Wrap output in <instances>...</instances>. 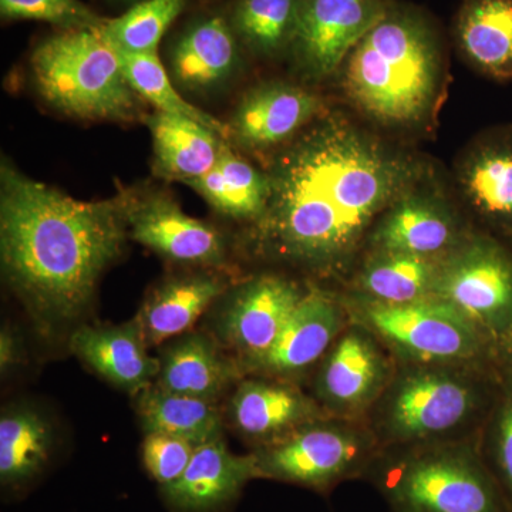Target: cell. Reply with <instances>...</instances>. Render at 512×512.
Wrapping results in <instances>:
<instances>
[{"label": "cell", "mask_w": 512, "mask_h": 512, "mask_svg": "<svg viewBox=\"0 0 512 512\" xmlns=\"http://www.w3.org/2000/svg\"><path fill=\"white\" fill-rule=\"evenodd\" d=\"M255 252L320 276L356 268L380 215L416 184L420 165L345 117H322L276 156Z\"/></svg>", "instance_id": "6da1fadb"}, {"label": "cell", "mask_w": 512, "mask_h": 512, "mask_svg": "<svg viewBox=\"0 0 512 512\" xmlns=\"http://www.w3.org/2000/svg\"><path fill=\"white\" fill-rule=\"evenodd\" d=\"M128 235L126 197L82 201L0 168V261L13 292L43 329L79 319Z\"/></svg>", "instance_id": "7a4b0ae2"}, {"label": "cell", "mask_w": 512, "mask_h": 512, "mask_svg": "<svg viewBox=\"0 0 512 512\" xmlns=\"http://www.w3.org/2000/svg\"><path fill=\"white\" fill-rule=\"evenodd\" d=\"M342 69L343 89L365 116L386 127L417 126L440 96L439 33L419 10L389 3Z\"/></svg>", "instance_id": "3957f363"}, {"label": "cell", "mask_w": 512, "mask_h": 512, "mask_svg": "<svg viewBox=\"0 0 512 512\" xmlns=\"http://www.w3.org/2000/svg\"><path fill=\"white\" fill-rule=\"evenodd\" d=\"M500 389L493 363H397L365 421L382 448L473 439Z\"/></svg>", "instance_id": "277c9868"}, {"label": "cell", "mask_w": 512, "mask_h": 512, "mask_svg": "<svg viewBox=\"0 0 512 512\" xmlns=\"http://www.w3.org/2000/svg\"><path fill=\"white\" fill-rule=\"evenodd\" d=\"M363 480L390 512H512L485 466L480 436L382 448Z\"/></svg>", "instance_id": "5b68a950"}, {"label": "cell", "mask_w": 512, "mask_h": 512, "mask_svg": "<svg viewBox=\"0 0 512 512\" xmlns=\"http://www.w3.org/2000/svg\"><path fill=\"white\" fill-rule=\"evenodd\" d=\"M37 92L56 110L89 121L141 119V97L119 53L99 29L64 30L37 45L30 59Z\"/></svg>", "instance_id": "8992f818"}, {"label": "cell", "mask_w": 512, "mask_h": 512, "mask_svg": "<svg viewBox=\"0 0 512 512\" xmlns=\"http://www.w3.org/2000/svg\"><path fill=\"white\" fill-rule=\"evenodd\" d=\"M340 296L350 320L369 329L396 363H493V340L440 299L387 305Z\"/></svg>", "instance_id": "52a82bcc"}, {"label": "cell", "mask_w": 512, "mask_h": 512, "mask_svg": "<svg viewBox=\"0 0 512 512\" xmlns=\"http://www.w3.org/2000/svg\"><path fill=\"white\" fill-rule=\"evenodd\" d=\"M380 451L365 420L329 416L252 453L262 480L329 494L345 481L363 480Z\"/></svg>", "instance_id": "ba28073f"}, {"label": "cell", "mask_w": 512, "mask_h": 512, "mask_svg": "<svg viewBox=\"0 0 512 512\" xmlns=\"http://www.w3.org/2000/svg\"><path fill=\"white\" fill-rule=\"evenodd\" d=\"M433 298L453 306L491 340L512 326V249L487 231H470L444 256Z\"/></svg>", "instance_id": "9c48e42d"}, {"label": "cell", "mask_w": 512, "mask_h": 512, "mask_svg": "<svg viewBox=\"0 0 512 512\" xmlns=\"http://www.w3.org/2000/svg\"><path fill=\"white\" fill-rule=\"evenodd\" d=\"M396 366L383 343L350 320L313 370L311 394L329 416L365 420Z\"/></svg>", "instance_id": "30bf717a"}, {"label": "cell", "mask_w": 512, "mask_h": 512, "mask_svg": "<svg viewBox=\"0 0 512 512\" xmlns=\"http://www.w3.org/2000/svg\"><path fill=\"white\" fill-rule=\"evenodd\" d=\"M387 5V0H302L289 46L299 72L319 82L342 69Z\"/></svg>", "instance_id": "8fae6325"}, {"label": "cell", "mask_w": 512, "mask_h": 512, "mask_svg": "<svg viewBox=\"0 0 512 512\" xmlns=\"http://www.w3.org/2000/svg\"><path fill=\"white\" fill-rule=\"evenodd\" d=\"M349 322L340 293L309 285L271 349L241 366L242 373L299 384L313 373Z\"/></svg>", "instance_id": "7c38bea8"}, {"label": "cell", "mask_w": 512, "mask_h": 512, "mask_svg": "<svg viewBox=\"0 0 512 512\" xmlns=\"http://www.w3.org/2000/svg\"><path fill=\"white\" fill-rule=\"evenodd\" d=\"M306 291L281 275L255 276L235 289L218 315L217 335L239 367L271 349Z\"/></svg>", "instance_id": "4fadbf2b"}, {"label": "cell", "mask_w": 512, "mask_h": 512, "mask_svg": "<svg viewBox=\"0 0 512 512\" xmlns=\"http://www.w3.org/2000/svg\"><path fill=\"white\" fill-rule=\"evenodd\" d=\"M128 235L168 261L220 269L227 264V247L220 232L192 218L163 192L124 191Z\"/></svg>", "instance_id": "5bb4252c"}, {"label": "cell", "mask_w": 512, "mask_h": 512, "mask_svg": "<svg viewBox=\"0 0 512 512\" xmlns=\"http://www.w3.org/2000/svg\"><path fill=\"white\" fill-rule=\"evenodd\" d=\"M470 231L440 194L414 184L380 215L365 249L444 258Z\"/></svg>", "instance_id": "9a60e30c"}, {"label": "cell", "mask_w": 512, "mask_h": 512, "mask_svg": "<svg viewBox=\"0 0 512 512\" xmlns=\"http://www.w3.org/2000/svg\"><path fill=\"white\" fill-rule=\"evenodd\" d=\"M329 417L298 383L274 377L245 376L228 403L232 427L254 448L286 439L308 424Z\"/></svg>", "instance_id": "2e32d148"}, {"label": "cell", "mask_w": 512, "mask_h": 512, "mask_svg": "<svg viewBox=\"0 0 512 512\" xmlns=\"http://www.w3.org/2000/svg\"><path fill=\"white\" fill-rule=\"evenodd\" d=\"M254 480H262L254 453L238 456L221 439L195 448L183 476L160 493L173 512H225Z\"/></svg>", "instance_id": "e0dca14e"}, {"label": "cell", "mask_w": 512, "mask_h": 512, "mask_svg": "<svg viewBox=\"0 0 512 512\" xmlns=\"http://www.w3.org/2000/svg\"><path fill=\"white\" fill-rule=\"evenodd\" d=\"M315 93L285 82L262 83L244 94L229 121L228 141L245 150L284 144L319 116Z\"/></svg>", "instance_id": "ac0fdd59"}, {"label": "cell", "mask_w": 512, "mask_h": 512, "mask_svg": "<svg viewBox=\"0 0 512 512\" xmlns=\"http://www.w3.org/2000/svg\"><path fill=\"white\" fill-rule=\"evenodd\" d=\"M74 355L107 382L130 394L156 383L160 359L148 353L137 316L123 325H83L70 336Z\"/></svg>", "instance_id": "d6986e66"}, {"label": "cell", "mask_w": 512, "mask_h": 512, "mask_svg": "<svg viewBox=\"0 0 512 512\" xmlns=\"http://www.w3.org/2000/svg\"><path fill=\"white\" fill-rule=\"evenodd\" d=\"M460 184L487 232L512 241V126L490 131L468 151Z\"/></svg>", "instance_id": "ffe728a7"}, {"label": "cell", "mask_w": 512, "mask_h": 512, "mask_svg": "<svg viewBox=\"0 0 512 512\" xmlns=\"http://www.w3.org/2000/svg\"><path fill=\"white\" fill-rule=\"evenodd\" d=\"M239 64L237 33L221 16L195 20L171 47V77L185 92L201 94L221 89L237 74Z\"/></svg>", "instance_id": "44dd1931"}, {"label": "cell", "mask_w": 512, "mask_h": 512, "mask_svg": "<svg viewBox=\"0 0 512 512\" xmlns=\"http://www.w3.org/2000/svg\"><path fill=\"white\" fill-rule=\"evenodd\" d=\"M156 386L167 392L217 402L229 387L244 379L238 360L222 352L205 333H184L161 349Z\"/></svg>", "instance_id": "7402d4cb"}, {"label": "cell", "mask_w": 512, "mask_h": 512, "mask_svg": "<svg viewBox=\"0 0 512 512\" xmlns=\"http://www.w3.org/2000/svg\"><path fill=\"white\" fill-rule=\"evenodd\" d=\"M444 258L392 251H366L346 295L400 305L431 298Z\"/></svg>", "instance_id": "603a6c76"}, {"label": "cell", "mask_w": 512, "mask_h": 512, "mask_svg": "<svg viewBox=\"0 0 512 512\" xmlns=\"http://www.w3.org/2000/svg\"><path fill=\"white\" fill-rule=\"evenodd\" d=\"M55 436L49 421L29 406L3 410L0 417V484L22 494L49 470Z\"/></svg>", "instance_id": "cb8c5ba5"}, {"label": "cell", "mask_w": 512, "mask_h": 512, "mask_svg": "<svg viewBox=\"0 0 512 512\" xmlns=\"http://www.w3.org/2000/svg\"><path fill=\"white\" fill-rule=\"evenodd\" d=\"M227 289L222 276L208 272L167 279L148 296L137 315L147 345L184 335Z\"/></svg>", "instance_id": "d4e9b609"}, {"label": "cell", "mask_w": 512, "mask_h": 512, "mask_svg": "<svg viewBox=\"0 0 512 512\" xmlns=\"http://www.w3.org/2000/svg\"><path fill=\"white\" fill-rule=\"evenodd\" d=\"M153 138L154 174L188 183L214 167L224 138L188 117L156 111L143 117Z\"/></svg>", "instance_id": "484cf974"}, {"label": "cell", "mask_w": 512, "mask_h": 512, "mask_svg": "<svg viewBox=\"0 0 512 512\" xmlns=\"http://www.w3.org/2000/svg\"><path fill=\"white\" fill-rule=\"evenodd\" d=\"M456 39L478 72L497 82L512 80V0H466Z\"/></svg>", "instance_id": "4316f807"}, {"label": "cell", "mask_w": 512, "mask_h": 512, "mask_svg": "<svg viewBox=\"0 0 512 512\" xmlns=\"http://www.w3.org/2000/svg\"><path fill=\"white\" fill-rule=\"evenodd\" d=\"M185 184L225 217L251 222L264 214L271 191L268 174L239 157L228 140H222L214 167Z\"/></svg>", "instance_id": "83f0119b"}, {"label": "cell", "mask_w": 512, "mask_h": 512, "mask_svg": "<svg viewBox=\"0 0 512 512\" xmlns=\"http://www.w3.org/2000/svg\"><path fill=\"white\" fill-rule=\"evenodd\" d=\"M137 413L144 433L177 437L195 448L224 439V420L217 404L160 389L138 394Z\"/></svg>", "instance_id": "f1b7e54d"}, {"label": "cell", "mask_w": 512, "mask_h": 512, "mask_svg": "<svg viewBox=\"0 0 512 512\" xmlns=\"http://www.w3.org/2000/svg\"><path fill=\"white\" fill-rule=\"evenodd\" d=\"M302 0H237L231 25L239 42L258 56L289 50Z\"/></svg>", "instance_id": "f546056e"}, {"label": "cell", "mask_w": 512, "mask_h": 512, "mask_svg": "<svg viewBox=\"0 0 512 512\" xmlns=\"http://www.w3.org/2000/svg\"><path fill=\"white\" fill-rule=\"evenodd\" d=\"M117 53H119L121 66H123L128 83L141 99L153 104L161 113L188 117V119L210 128L224 140H228V124L222 123L184 99L180 90L174 86L173 77L168 74L157 52Z\"/></svg>", "instance_id": "4dcf8cb0"}, {"label": "cell", "mask_w": 512, "mask_h": 512, "mask_svg": "<svg viewBox=\"0 0 512 512\" xmlns=\"http://www.w3.org/2000/svg\"><path fill=\"white\" fill-rule=\"evenodd\" d=\"M187 0H141L124 15L104 20L101 35L117 52L154 53Z\"/></svg>", "instance_id": "1f68e13d"}, {"label": "cell", "mask_w": 512, "mask_h": 512, "mask_svg": "<svg viewBox=\"0 0 512 512\" xmlns=\"http://www.w3.org/2000/svg\"><path fill=\"white\" fill-rule=\"evenodd\" d=\"M485 466L512 511V386L501 382L500 393L480 431Z\"/></svg>", "instance_id": "d6a6232c"}, {"label": "cell", "mask_w": 512, "mask_h": 512, "mask_svg": "<svg viewBox=\"0 0 512 512\" xmlns=\"http://www.w3.org/2000/svg\"><path fill=\"white\" fill-rule=\"evenodd\" d=\"M5 19L37 20L63 30L99 29L104 20L80 0H0Z\"/></svg>", "instance_id": "836d02e7"}, {"label": "cell", "mask_w": 512, "mask_h": 512, "mask_svg": "<svg viewBox=\"0 0 512 512\" xmlns=\"http://www.w3.org/2000/svg\"><path fill=\"white\" fill-rule=\"evenodd\" d=\"M195 447L167 434L150 433L141 446V460L148 476L160 487L177 481L187 470Z\"/></svg>", "instance_id": "e575fe53"}, {"label": "cell", "mask_w": 512, "mask_h": 512, "mask_svg": "<svg viewBox=\"0 0 512 512\" xmlns=\"http://www.w3.org/2000/svg\"><path fill=\"white\" fill-rule=\"evenodd\" d=\"M491 362L501 382L512 386V326L494 339Z\"/></svg>", "instance_id": "d590c367"}, {"label": "cell", "mask_w": 512, "mask_h": 512, "mask_svg": "<svg viewBox=\"0 0 512 512\" xmlns=\"http://www.w3.org/2000/svg\"><path fill=\"white\" fill-rule=\"evenodd\" d=\"M20 355H22V350H20V342L15 333L12 329L3 328L2 333H0V369H2V375L18 365Z\"/></svg>", "instance_id": "8d00e7d4"}]
</instances>
